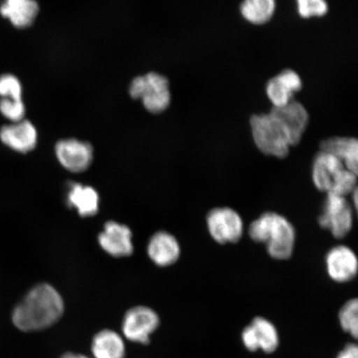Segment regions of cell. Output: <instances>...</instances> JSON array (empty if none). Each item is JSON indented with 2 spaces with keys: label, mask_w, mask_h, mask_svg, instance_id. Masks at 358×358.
I'll return each mask as SVG.
<instances>
[{
  "label": "cell",
  "mask_w": 358,
  "mask_h": 358,
  "mask_svg": "<svg viewBox=\"0 0 358 358\" xmlns=\"http://www.w3.org/2000/svg\"><path fill=\"white\" fill-rule=\"evenodd\" d=\"M64 312L61 295L50 285L35 286L17 304L12 322L22 332L43 330L57 323Z\"/></svg>",
  "instance_id": "6da1fadb"
},
{
  "label": "cell",
  "mask_w": 358,
  "mask_h": 358,
  "mask_svg": "<svg viewBox=\"0 0 358 358\" xmlns=\"http://www.w3.org/2000/svg\"><path fill=\"white\" fill-rule=\"evenodd\" d=\"M249 236L257 243L266 245L268 255L276 259L292 256L295 244L294 227L287 219L276 213H266L252 222Z\"/></svg>",
  "instance_id": "7a4b0ae2"
},
{
  "label": "cell",
  "mask_w": 358,
  "mask_h": 358,
  "mask_svg": "<svg viewBox=\"0 0 358 358\" xmlns=\"http://www.w3.org/2000/svg\"><path fill=\"white\" fill-rule=\"evenodd\" d=\"M357 176L333 155L320 151L313 159V185L327 194L346 196L357 189Z\"/></svg>",
  "instance_id": "3957f363"
},
{
  "label": "cell",
  "mask_w": 358,
  "mask_h": 358,
  "mask_svg": "<svg viewBox=\"0 0 358 358\" xmlns=\"http://www.w3.org/2000/svg\"><path fill=\"white\" fill-rule=\"evenodd\" d=\"M250 124L255 144L264 155L279 159L289 155L292 145L288 133L271 112L254 115Z\"/></svg>",
  "instance_id": "277c9868"
},
{
  "label": "cell",
  "mask_w": 358,
  "mask_h": 358,
  "mask_svg": "<svg viewBox=\"0 0 358 358\" xmlns=\"http://www.w3.org/2000/svg\"><path fill=\"white\" fill-rule=\"evenodd\" d=\"M129 93L133 99H141L145 108L152 114L163 113L171 103L169 80L157 73L134 78Z\"/></svg>",
  "instance_id": "5b68a950"
},
{
  "label": "cell",
  "mask_w": 358,
  "mask_h": 358,
  "mask_svg": "<svg viewBox=\"0 0 358 358\" xmlns=\"http://www.w3.org/2000/svg\"><path fill=\"white\" fill-rule=\"evenodd\" d=\"M319 223L336 238L346 236L353 225V210L346 196L327 194Z\"/></svg>",
  "instance_id": "8992f818"
},
{
  "label": "cell",
  "mask_w": 358,
  "mask_h": 358,
  "mask_svg": "<svg viewBox=\"0 0 358 358\" xmlns=\"http://www.w3.org/2000/svg\"><path fill=\"white\" fill-rule=\"evenodd\" d=\"M210 235L219 244L235 243L244 232V224L240 215L229 208H217L207 216Z\"/></svg>",
  "instance_id": "52a82bcc"
},
{
  "label": "cell",
  "mask_w": 358,
  "mask_h": 358,
  "mask_svg": "<svg viewBox=\"0 0 358 358\" xmlns=\"http://www.w3.org/2000/svg\"><path fill=\"white\" fill-rule=\"evenodd\" d=\"M159 325V317L153 310L145 306H137L125 313L122 331L129 341L148 344L150 335Z\"/></svg>",
  "instance_id": "ba28073f"
},
{
  "label": "cell",
  "mask_w": 358,
  "mask_h": 358,
  "mask_svg": "<svg viewBox=\"0 0 358 358\" xmlns=\"http://www.w3.org/2000/svg\"><path fill=\"white\" fill-rule=\"evenodd\" d=\"M55 153L58 161L71 173L87 170L93 160V148L87 142L66 138L57 142Z\"/></svg>",
  "instance_id": "9c48e42d"
},
{
  "label": "cell",
  "mask_w": 358,
  "mask_h": 358,
  "mask_svg": "<svg viewBox=\"0 0 358 358\" xmlns=\"http://www.w3.org/2000/svg\"><path fill=\"white\" fill-rule=\"evenodd\" d=\"M270 112L287 131L291 145H297L302 140L310 122L306 107L301 102L293 100L284 106L273 107Z\"/></svg>",
  "instance_id": "30bf717a"
},
{
  "label": "cell",
  "mask_w": 358,
  "mask_h": 358,
  "mask_svg": "<svg viewBox=\"0 0 358 358\" xmlns=\"http://www.w3.org/2000/svg\"><path fill=\"white\" fill-rule=\"evenodd\" d=\"M325 262L330 278L338 283H345L355 279L357 275V256L346 245H338L331 249L327 254Z\"/></svg>",
  "instance_id": "8fae6325"
},
{
  "label": "cell",
  "mask_w": 358,
  "mask_h": 358,
  "mask_svg": "<svg viewBox=\"0 0 358 358\" xmlns=\"http://www.w3.org/2000/svg\"><path fill=\"white\" fill-rule=\"evenodd\" d=\"M98 241L101 248L112 257H125L133 253L132 232L122 224L107 222Z\"/></svg>",
  "instance_id": "7c38bea8"
},
{
  "label": "cell",
  "mask_w": 358,
  "mask_h": 358,
  "mask_svg": "<svg viewBox=\"0 0 358 358\" xmlns=\"http://www.w3.org/2000/svg\"><path fill=\"white\" fill-rule=\"evenodd\" d=\"M302 87L299 75L293 70L287 69L268 80L266 91L273 107H281L294 100L295 93L301 91Z\"/></svg>",
  "instance_id": "4fadbf2b"
},
{
  "label": "cell",
  "mask_w": 358,
  "mask_h": 358,
  "mask_svg": "<svg viewBox=\"0 0 358 358\" xmlns=\"http://www.w3.org/2000/svg\"><path fill=\"white\" fill-rule=\"evenodd\" d=\"M0 140L10 149L26 154L32 151L38 142V132L34 125L27 120L4 125L0 129Z\"/></svg>",
  "instance_id": "5bb4252c"
},
{
  "label": "cell",
  "mask_w": 358,
  "mask_h": 358,
  "mask_svg": "<svg viewBox=\"0 0 358 358\" xmlns=\"http://www.w3.org/2000/svg\"><path fill=\"white\" fill-rule=\"evenodd\" d=\"M148 255L157 266H171L180 256V245L169 232L159 231L152 236L148 245Z\"/></svg>",
  "instance_id": "9a60e30c"
},
{
  "label": "cell",
  "mask_w": 358,
  "mask_h": 358,
  "mask_svg": "<svg viewBox=\"0 0 358 358\" xmlns=\"http://www.w3.org/2000/svg\"><path fill=\"white\" fill-rule=\"evenodd\" d=\"M38 13L39 6L36 0H4L0 7L1 15L19 29L32 25Z\"/></svg>",
  "instance_id": "2e32d148"
},
{
  "label": "cell",
  "mask_w": 358,
  "mask_h": 358,
  "mask_svg": "<svg viewBox=\"0 0 358 358\" xmlns=\"http://www.w3.org/2000/svg\"><path fill=\"white\" fill-rule=\"evenodd\" d=\"M321 151L337 157L352 173L358 172V142L355 138L334 137L321 142Z\"/></svg>",
  "instance_id": "e0dca14e"
},
{
  "label": "cell",
  "mask_w": 358,
  "mask_h": 358,
  "mask_svg": "<svg viewBox=\"0 0 358 358\" xmlns=\"http://www.w3.org/2000/svg\"><path fill=\"white\" fill-rule=\"evenodd\" d=\"M66 200L67 204L77 209L84 217L94 216L99 210V195L92 187L71 183Z\"/></svg>",
  "instance_id": "ac0fdd59"
},
{
  "label": "cell",
  "mask_w": 358,
  "mask_h": 358,
  "mask_svg": "<svg viewBox=\"0 0 358 358\" xmlns=\"http://www.w3.org/2000/svg\"><path fill=\"white\" fill-rule=\"evenodd\" d=\"M92 350L96 358H124V343L120 336L112 330H102L93 338Z\"/></svg>",
  "instance_id": "d6986e66"
},
{
  "label": "cell",
  "mask_w": 358,
  "mask_h": 358,
  "mask_svg": "<svg viewBox=\"0 0 358 358\" xmlns=\"http://www.w3.org/2000/svg\"><path fill=\"white\" fill-rule=\"evenodd\" d=\"M275 8V0H243L240 11L250 24L263 25L272 19Z\"/></svg>",
  "instance_id": "ffe728a7"
},
{
  "label": "cell",
  "mask_w": 358,
  "mask_h": 358,
  "mask_svg": "<svg viewBox=\"0 0 358 358\" xmlns=\"http://www.w3.org/2000/svg\"><path fill=\"white\" fill-rule=\"evenodd\" d=\"M256 334L259 348L271 353L279 346V335L275 326L264 317H257L250 324Z\"/></svg>",
  "instance_id": "44dd1931"
},
{
  "label": "cell",
  "mask_w": 358,
  "mask_h": 358,
  "mask_svg": "<svg viewBox=\"0 0 358 358\" xmlns=\"http://www.w3.org/2000/svg\"><path fill=\"white\" fill-rule=\"evenodd\" d=\"M339 322L345 332L357 338L358 335V303L357 299L348 301L339 312Z\"/></svg>",
  "instance_id": "7402d4cb"
},
{
  "label": "cell",
  "mask_w": 358,
  "mask_h": 358,
  "mask_svg": "<svg viewBox=\"0 0 358 358\" xmlns=\"http://www.w3.org/2000/svg\"><path fill=\"white\" fill-rule=\"evenodd\" d=\"M299 16L303 19L323 17L329 11L326 0H295Z\"/></svg>",
  "instance_id": "603a6c76"
},
{
  "label": "cell",
  "mask_w": 358,
  "mask_h": 358,
  "mask_svg": "<svg viewBox=\"0 0 358 358\" xmlns=\"http://www.w3.org/2000/svg\"><path fill=\"white\" fill-rule=\"evenodd\" d=\"M0 96L8 99L21 101L22 86L20 80L11 74L0 77Z\"/></svg>",
  "instance_id": "cb8c5ba5"
},
{
  "label": "cell",
  "mask_w": 358,
  "mask_h": 358,
  "mask_svg": "<svg viewBox=\"0 0 358 358\" xmlns=\"http://www.w3.org/2000/svg\"><path fill=\"white\" fill-rule=\"evenodd\" d=\"M0 112L4 117L12 120L13 123L21 122L25 115V106L21 101H15L3 98L0 101Z\"/></svg>",
  "instance_id": "d4e9b609"
},
{
  "label": "cell",
  "mask_w": 358,
  "mask_h": 358,
  "mask_svg": "<svg viewBox=\"0 0 358 358\" xmlns=\"http://www.w3.org/2000/svg\"><path fill=\"white\" fill-rule=\"evenodd\" d=\"M243 341L245 348L250 352H255L259 349L257 336L252 325L250 324L243 330Z\"/></svg>",
  "instance_id": "484cf974"
},
{
  "label": "cell",
  "mask_w": 358,
  "mask_h": 358,
  "mask_svg": "<svg viewBox=\"0 0 358 358\" xmlns=\"http://www.w3.org/2000/svg\"><path fill=\"white\" fill-rule=\"evenodd\" d=\"M337 358H358V349L355 344L348 345L339 353Z\"/></svg>",
  "instance_id": "4316f807"
},
{
  "label": "cell",
  "mask_w": 358,
  "mask_h": 358,
  "mask_svg": "<svg viewBox=\"0 0 358 358\" xmlns=\"http://www.w3.org/2000/svg\"><path fill=\"white\" fill-rule=\"evenodd\" d=\"M61 358H88L86 356L80 355H75V353H66L64 356H62Z\"/></svg>",
  "instance_id": "83f0119b"
}]
</instances>
